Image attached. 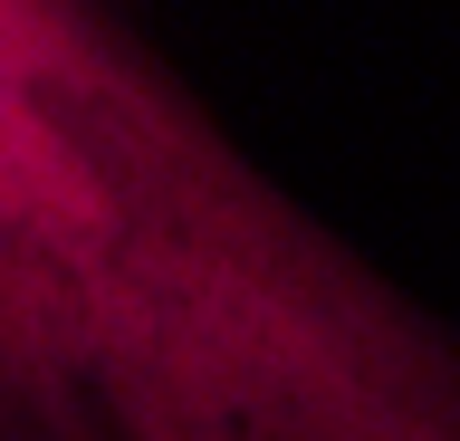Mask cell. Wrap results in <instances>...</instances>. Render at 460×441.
Wrapping results in <instances>:
<instances>
[{"label":"cell","mask_w":460,"mask_h":441,"mask_svg":"<svg viewBox=\"0 0 460 441\" xmlns=\"http://www.w3.org/2000/svg\"><path fill=\"white\" fill-rule=\"evenodd\" d=\"M0 441H460V317L135 0H0Z\"/></svg>","instance_id":"1"}]
</instances>
